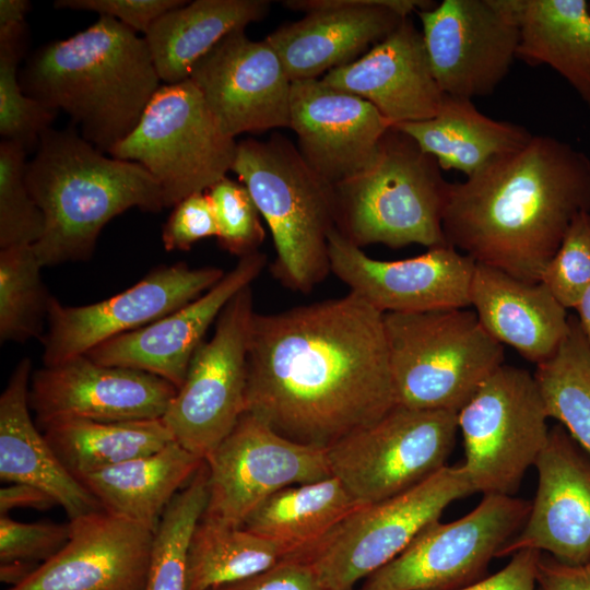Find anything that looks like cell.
Wrapping results in <instances>:
<instances>
[{
    "label": "cell",
    "mask_w": 590,
    "mask_h": 590,
    "mask_svg": "<svg viewBox=\"0 0 590 590\" xmlns=\"http://www.w3.org/2000/svg\"><path fill=\"white\" fill-rule=\"evenodd\" d=\"M255 314L252 288L248 285L226 304L212 338L196 350L185 380L162 417L174 440L203 460L246 411Z\"/></svg>",
    "instance_id": "cell-12"
},
{
    "label": "cell",
    "mask_w": 590,
    "mask_h": 590,
    "mask_svg": "<svg viewBox=\"0 0 590 590\" xmlns=\"http://www.w3.org/2000/svg\"><path fill=\"white\" fill-rule=\"evenodd\" d=\"M26 25L0 28V135L27 151L37 149L56 111L26 95L17 66L25 51Z\"/></svg>",
    "instance_id": "cell-38"
},
{
    "label": "cell",
    "mask_w": 590,
    "mask_h": 590,
    "mask_svg": "<svg viewBox=\"0 0 590 590\" xmlns=\"http://www.w3.org/2000/svg\"><path fill=\"white\" fill-rule=\"evenodd\" d=\"M534 375L503 364L457 413L462 464L474 493L514 496L544 448L550 427Z\"/></svg>",
    "instance_id": "cell-11"
},
{
    "label": "cell",
    "mask_w": 590,
    "mask_h": 590,
    "mask_svg": "<svg viewBox=\"0 0 590 590\" xmlns=\"http://www.w3.org/2000/svg\"><path fill=\"white\" fill-rule=\"evenodd\" d=\"M208 503L205 462L170 500L154 532L144 590H187L192 533Z\"/></svg>",
    "instance_id": "cell-36"
},
{
    "label": "cell",
    "mask_w": 590,
    "mask_h": 590,
    "mask_svg": "<svg viewBox=\"0 0 590 590\" xmlns=\"http://www.w3.org/2000/svg\"><path fill=\"white\" fill-rule=\"evenodd\" d=\"M290 553L285 546L241 528L200 519L187 559V590H211L264 571Z\"/></svg>",
    "instance_id": "cell-34"
},
{
    "label": "cell",
    "mask_w": 590,
    "mask_h": 590,
    "mask_svg": "<svg viewBox=\"0 0 590 590\" xmlns=\"http://www.w3.org/2000/svg\"><path fill=\"white\" fill-rule=\"evenodd\" d=\"M204 460L176 441L83 476L80 481L102 508L155 532L174 496L193 477Z\"/></svg>",
    "instance_id": "cell-29"
},
{
    "label": "cell",
    "mask_w": 590,
    "mask_h": 590,
    "mask_svg": "<svg viewBox=\"0 0 590 590\" xmlns=\"http://www.w3.org/2000/svg\"><path fill=\"white\" fill-rule=\"evenodd\" d=\"M266 263V255L259 251L240 257L231 271L194 300L151 324L113 338L85 355L102 365L156 375L178 389L210 326L239 291L252 284Z\"/></svg>",
    "instance_id": "cell-24"
},
{
    "label": "cell",
    "mask_w": 590,
    "mask_h": 590,
    "mask_svg": "<svg viewBox=\"0 0 590 590\" xmlns=\"http://www.w3.org/2000/svg\"><path fill=\"white\" fill-rule=\"evenodd\" d=\"M176 392L174 385L156 375L102 365L84 354L35 371L28 402L43 427L64 420L162 418Z\"/></svg>",
    "instance_id": "cell-20"
},
{
    "label": "cell",
    "mask_w": 590,
    "mask_h": 590,
    "mask_svg": "<svg viewBox=\"0 0 590 590\" xmlns=\"http://www.w3.org/2000/svg\"><path fill=\"white\" fill-rule=\"evenodd\" d=\"M44 436L79 481L91 473L158 451L175 441L163 418L123 422L64 420L43 426Z\"/></svg>",
    "instance_id": "cell-33"
},
{
    "label": "cell",
    "mask_w": 590,
    "mask_h": 590,
    "mask_svg": "<svg viewBox=\"0 0 590 590\" xmlns=\"http://www.w3.org/2000/svg\"><path fill=\"white\" fill-rule=\"evenodd\" d=\"M225 272L184 262L161 266L130 288L98 303L64 306L51 296L44 335L45 366L84 355L95 346L151 324L194 300Z\"/></svg>",
    "instance_id": "cell-15"
},
{
    "label": "cell",
    "mask_w": 590,
    "mask_h": 590,
    "mask_svg": "<svg viewBox=\"0 0 590 590\" xmlns=\"http://www.w3.org/2000/svg\"><path fill=\"white\" fill-rule=\"evenodd\" d=\"M474 494L462 464L445 467L394 497L364 505L303 553L326 590H355L397 557L455 500Z\"/></svg>",
    "instance_id": "cell-9"
},
{
    "label": "cell",
    "mask_w": 590,
    "mask_h": 590,
    "mask_svg": "<svg viewBox=\"0 0 590 590\" xmlns=\"http://www.w3.org/2000/svg\"><path fill=\"white\" fill-rule=\"evenodd\" d=\"M393 127L411 137L442 170L453 169L465 177L523 148L533 137L523 126L482 114L470 98L447 94L433 118Z\"/></svg>",
    "instance_id": "cell-30"
},
{
    "label": "cell",
    "mask_w": 590,
    "mask_h": 590,
    "mask_svg": "<svg viewBox=\"0 0 590 590\" xmlns=\"http://www.w3.org/2000/svg\"><path fill=\"white\" fill-rule=\"evenodd\" d=\"M267 0H196L165 12L144 34L165 84L190 78L193 66L225 36L262 20Z\"/></svg>",
    "instance_id": "cell-28"
},
{
    "label": "cell",
    "mask_w": 590,
    "mask_h": 590,
    "mask_svg": "<svg viewBox=\"0 0 590 590\" xmlns=\"http://www.w3.org/2000/svg\"><path fill=\"white\" fill-rule=\"evenodd\" d=\"M541 282L566 309L576 307L590 286V212L574 219Z\"/></svg>",
    "instance_id": "cell-41"
},
{
    "label": "cell",
    "mask_w": 590,
    "mask_h": 590,
    "mask_svg": "<svg viewBox=\"0 0 590 590\" xmlns=\"http://www.w3.org/2000/svg\"><path fill=\"white\" fill-rule=\"evenodd\" d=\"M223 249L243 257L258 251L264 238L260 212L244 184L224 177L208 191Z\"/></svg>",
    "instance_id": "cell-40"
},
{
    "label": "cell",
    "mask_w": 590,
    "mask_h": 590,
    "mask_svg": "<svg viewBox=\"0 0 590 590\" xmlns=\"http://www.w3.org/2000/svg\"><path fill=\"white\" fill-rule=\"evenodd\" d=\"M217 234L214 208L209 193L203 191L188 196L174 206L163 227L162 241L167 251L189 250L194 243Z\"/></svg>",
    "instance_id": "cell-43"
},
{
    "label": "cell",
    "mask_w": 590,
    "mask_h": 590,
    "mask_svg": "<svg viewBox=\"0 0 590 590\" xmlns=\"http://www.w3.org/2000/svg\"><path fill=\"white\" fill-rule=\"evenodd\" d=\"M396 405L384 314L358 295L255 314L245 412L280 435L328 448Z\"/></svg>",
    "instance_id": "cell-1"
},
{
    "label": "cell",
    "mask_w": 590,
    "mask_h": 590,
    "mask_svg": "<svg viewBox=\"0 0 590 590\" xmlns=\"http://www.w3.org/2000/svg\"><path fill=\"white\" fill-rule=\"evenodd\" d=\"M25 178L45 220L33 245L43 268L90 259L103 227L131 208H165L160 185L143 166L107 156L75 127L42 135Z\"/></svg>",
    "instance_id": "cell-4"
},
{
    "label": "cell",
    "mask_w": 590,
    "mask_h": 590,
    "mask_svg": "<svg viewBox=\"0 0 590 590\" xmlns=\"http://www.w3.org/2000/svg\"><path fill=\"white\" fill-rule=\"evenodd\" d=\"M575 309H577L580 328L590 346V286L582 294Z\"/></svg>",
    "instance_id": "cell-51"
},
{
    "label": "cell",
    "mask_w": 590,
    "mask_h": 590,
    "mask_svg": "<svg viewBox=\"0 0 590 590\" xmlns=\"http://www.w3.org/2000/svg\"><path fill=\"white\" fill-rule=\"evenodd\" d=\"M182 0H58L59 9L86 10L119 21L133 32L146 33L165 12L185 4Z\"/></svg>",
    "instance_id": "cell-44"
},
{
    "label": "cell",
    "mask_w": 590,
    "mask_h": 590,
    "mask_svg": "<svg viewBox=\"0 0 590 590\" xmlns=\"http://www.w3.org/2000/svg\"><path fill=\"white\" fill-rule=\"evenodd\" d=\"M55 505L58 504L49 494L28 484L12 483L0 489V516L8 515L12 509L47 510Z\"/></svg>",
    "instance_id": "cell-48"
},
{
    "label": "cell",
    "mask_w": 590,
    "mask_h": 590,
    "mask_svg": "<svg viewBox=\"0 0 590 590\" xmlns=\"http://www.w3.org/2000/svg\"><path fill=\"white\" fill-rule=\"evenodd\" d=\"M236 148L187 79L161 85L135 128L109 155L143 166L160 185L165 208H174L226 177Z\"/></svg>",
    "instance_id": "cell-8"
},
{
    "label": "cell",
    "mask_w": 590,
    "mask_h": 590,
    "mask_svg": "<svg viewBox=\"0 0 590 590\" xmlns=\"http://www.w3.org/2000/svg\"><path fill=\"white\" fill-rule=\"evenodd\" d=\"M534 467L538 489L521 530L498 553H546L569 565L590 559V457L566 428H550Z\"/></svg>",
    "instance_id": "cell-21"
},
{
    "label": "cell",
    "mask_w": 590,
    "mask_h": 590,
    "mask_svg": "<svg viewBox=\"0 0 590 590\" xmlns=\"http://www.w3.org/2000/svg\"><path fill=\"white\" fill-rule=\"evenodd\" d=\"M38 565L25 562L3 563L0 566L1 581L12 585V587L25 580Z\"/></svg>",
    "instance_id": "cell-50"
},
{
    "label": "cell",
    "mask_w": 590,
    "mask_h": 590,
    "mask_svg": "<svg viewBox=\"0 0 590 590\" xmlns=\"http://www.w3.org/2000/svg\"><path fill=\"white\" fill-rule=\"evenodd\" d=\"M590 212V158L550 135L492 160L451 184L446 244L530 283L542 274L574 219Z\"/></svg>",
    "instance_id": "cell-2"
},
{
    "label": "cell",
    "mask_w": 590,
    "mask_h": 590,
    "mask_svg": "<svg viewBox=\"0 0 590 590\" xmlns=\"http://www.w3.org/2000/svg\"><path fill=\"white\" fill-rule=\"evenodd\" d=\"M19 79L26 95L67 113L106 154L135 128L161 86L144 37L106 15L37 49Z\"/></svg>",
    "instance_id": "cell-3"
},
{
    "label": "cell",
    "mask_w": 590,
    "mask_h": 590,
    "mask_svg": "<svg viewBox=\"0 0 590 590\" xmlns=\"http://www.w3.org/2000/svg\"><path fill=\"white\" fill-rule=\"evenodd\" d=\"M392 125L369 102L320 79L292 81L290 128L309 167L335 186L363 170Z\"/></svg>",
    "instance_id": "cell-23"
},
{
    "label": "cell",
    "mask_w": 590,
    "mask_h": 590,
    "mask_svg": "<svg viewBox=\"0 0 590 590\" xmlns=\"http://www.w3.org/2000/svg\"><path fill=\"white\" fill-rule=\"evenodd\" d=\"M588 2H589V8H590V0Z\"/></svg>",
    "instance_id": "cell-52"
},
{
    "label": "cell",
    "mask_w": 590,
    "mask_h": 590,
    "mask_svg": "<svg viewBox=\"0 0 590 590\" xmlns=\"http://www.w3.org/2000/svg\"><path fill=\"white\" fill-rule=\"evenodd\" d=\"M441 170L411 137L391 127L368 166L334 186L337 232L359 248L447 245L442 217L451 182Z\"/></svg>",
    "instance_id": "cell-6"
},
{
    "label": "cell",
    "mask_w": 590,
    "mask_h": 590,
    "mask_svg": "<svg viewBox=\"0 0 590 590\" xmlns=\"http://www.w3.org/2000/svg\"><path fill=\"white\" fill-rule=\"evenodd\" d=\"M329 259L331 273L382 314L471 306L476 262L449 245L385 261L367 256L334 229L329 236Z\"/></svg>",
    "instance_id": "cell-18"
},
{
    "label": "cell",
    "mask_w": 590,
    "mask_h": 590,
    "mask_svg": "<svg viewBox=\"0 0 590 590\" xmlns=\"http://www.w3.org/2000/svg\"><path fill=\"white\" fill-rule=\"evenodd\" d=\"M361 506L337 477L330 476L278 491L249 515L243 528L282 544L295 556Z\"/></svg>",
    "instance_id": "cell-32"
},
{
    "label": "cell",
    "mask_w": 590,
    "mask_h": 590,
    "mask_svg": "<svg viewBox=\"0 0 590 590\" xmlns=\"http://www.w3.org/2000/svg\"><path fill=\"white\" fill-rule=\"evenodd\" d=\"M320 80L369 102L392 127L433 118L444 98L422 31L410 16L361 58Z\"/></svg>",
    "instance_id": "cell-25"
},
{
    "label": "cell",
    "mask_w": 590,
    "mask_h": 590,
    "mask_svg": "<svg viewBox=\"0 0 590 590\" xmlns=\"http://www.w3.org/2000/svg\"><path fill=\"white\" fill-rule=\"evenodd\" d=\"M536 587L538 590H590V559L569 565L541 552Z\"/></svg>",
    "instance_id": "cell-47"
},
{
    "label": "cell",
    "mask_w": 590,
    "mask_h": 590,
    "mask_svg": "<svg viewBox=\"0 0 590 590\" xmlns=\"http://www.w3.org/2000/svg\"><path fill=\"white\" fill-rule=\"evenodd\" d=\"M444 94H492L517 58L519 28L506 0H444L416 12Z\"/></svg>",
    "instance_id": "cell-16"
},
{
    "label": "cell",
    "mask_w": 590,
    "mask_h": 590,
    "mask_svg": "<svg viewBox=\"0 0 590 590\" xmlns=\"http://www.w3.org/2000/svg\"><path fill=\"white\" fill-rule=\"evenodd\" d=\"M540 555L535 550L516 552L499 571L457 590H535Z\"/></svg>",
    "instance_id": "cell-46"
},
{
    "label": "cell",
    "mask_w": 590,
    "mask_h": 590,
    "mask_svg": "<svg viewBox=\"0 0 590 590\" xmlns=\"http://www.w3.org/2000/svg\"><path fill=\"white\" fill-rule=\"evenodd\" d=\"M26 153L16 143H0V248L34 245L44 232V214L26 184Z\"/></svg>",
    "instance_id": "cell-39"
},
{
    "label": "cell",
    "mask_w": 590,
    "mask_h": 590,
    "mask_svg": "<svg viewBox=\"0 0 590 590\" xmlns=\"http://www.w3.org/2000/svg\"><path fill=\"white\" fill-rule=\"evenodd\" d=\"M204 462L208 503L201 519L231 528H241L278 491L332 476L327 448L288 439L248 412Z\"/></svg>",
    "instance_id": "cell-14"
},
{
    "label": "cell",
    "mask_w": 590,
    "mask_h": 590,
    "mask_svg": "<svg viewBox=\"0 0 590 590\" xmlns=\"http://www.w3.org/2000/svg\"><path fill=\"white\" fill-rule=\"evenodd\" d=\"M470 303L483 328L500 344L539 365L551 358L569 331V315L542 283L517 279L476 263Z\"/></svg>",
    "instance_id": "cell-26"
},
{
    "label": "cell",
    "mask_w": 590,
    "mask_h": 590,
    "mask_svg": "<svg viewBox=\"0 0 590 590\" xmlns=\"http://www.w3.org/2000/svg\"><path fill=\"white\" fill-rule=\"evenodd\" d=\"M211 590H326V588L309 564L295 557H286L264 571Z\"/></svg>",
    "instance_id": "cell-45"
},
{
    "label": "cell",
    "mask_w": 590,
    "mask_h": 590,
    "mask_svg": "<svg viewBox=\"0 0 590 590\" xmlns=\"http://www.w3.org/2000/svg\"><path fill=\"white\" fill-rule=\"evenodd\" d=\"M42 268L33 245L0 248L1 342L40 337L51 298L42 281Z\"/></svg>",
    "instance_id": "cell-37"
},
{
    "label": "cell",
    "mask_w": 590,
    "mask_h": 590,
    "mask_svg": "<svg viewBox=\"0 0 590 590\" xmlns=\"http://www.w3.org/2000/svg\"><path fill=\"white\" fill-rule=\"evenodd\" d=\"M32 363L22 358L0 397V479L49 494L70 519L103 509L61 463L30 414Z\"/></svg>",
    "instance_id": "cell-27"
},
{
    "label": "cell",
    "mask_w": 590,
    "mask_h": 590,
    "mask_svg": "<svg viewBox=\"0 0 590 590\" xmlns=\"http://www.w3.org/2000/svg\"><path fill=\"white\" fill-rule=\"evenodd\" d=\"M189 79L231 138L290 128L292 81L267 39L252 40L245 30L228 34L193 66Z\"/></svg>",
    "instance_id": "cell-19"
},
{
    "label": "cell",
    "mask_w": 590,
    "mask_h": 590,
    "mask_svg": "<svg viewBox=\"0 0 590 590\" xmlns=\"http://www.w3.org/2000/svg\"><path fill=\"white\" fill-rule=\"evenodd\" d=\"M533 375L547 416L557 420L590 457V346L577 318L569 316L566 338Z\"/></svg>",
    "instance_id": "cell-35"
},
{
    "label": "cell",
    "mask_w": 590,
    "mask_h": 590,
    "mask_svg": "<svg viewBox=\"0 0 590 590\" xmlns=\"http://www.w3.org/2000/svg\"><path fill=\"white\" fill-rule=\"evenodd\" d=\"M457 433V412L397 404L376 422L330 445V471L359 505L378 503L447 467Z\"/></svg>",
    "instance_id": "cell-10"
},
{
    "label": "cell",
    "mask_w": 590,
    "mask_h": 590,
    "mask_svg": "<svg viewBox=\"0 0 590 590\" xmlns=\"http://www.w3.org/2000/svg\"><path fill=\"white\" fill-rule=\"evenodd\" d=\"M30 8L26 0H0V27L24 24Z\"/></svg>",
    "instance_id": "cell-49"
},
{
    "label": "cell",
    "mask_w": 590,
    "mask_h": 590,
    "mask_svg": "<svg viewBox=\"0 0 590 590\" xmlns=\"http://www.w3.org/2000/svg\"><path fill=\"white\" fill-rule=\"evenodd\" d=\"M519 28L517 58L560 74L590 109L588 0H506Z\"/></svg>",
    "instance_id": "cell-31"
},
{
    "label": "cell",
    "mask_w": 590,
    "mask_h": 590,
    "mask_svg": "<svg viewBox=\"0 0 590 590\" xmlns=\"http://www.w3.org/2000/svg\"><path fill=\"white\" fill-rule=\"evenodd\" d=\"M69 523L66 545L8 590H144L153 531L104 509Z\"/></svg>",
    "instance_id": "cell-22"
},
{
    "label": "cell",
    "mask_w": 590,
    "mask_h": 590,
    "mask_svg": "<svg viewBox=\"0 0 590 590\" xmlns=\"http://www.w3.org/2000/svg\"><path fill=\"white\" fill-rule=\"evenodd\" d=\"M397 404L459 412L505 361L504 346L464 308L387 312Z\"/></svg>",
    "instance_id": "cell-7"
},
{
    "label": "cell",
    "mask_w": 590,
    "mask_h": 590,
    "mask_svg": "<svg viewBox=\"0 0 590 590\" xmlns=\"http://www.w3.org/2000/svg\"><path fill=\"white\" fill-rule=\"evenodd\" d=\"M70 523L16 521L0 516V562H25L40 565L56 555L68 542Z\"/></svg>",
    "instance_id": "cell-42"
},
{
    "label": "cell",
    "mask_w": 590,
    "mask_h": 590,
    "mask_svg": "<svg viewBox=\"0 0 590 590\" xmlns=\"http://www.w3.org/2000/svg\"><path fill=\"white\" fill-rule=\"evenodd\" d=\"M428 0H286L305 16L286 23L266 39L279 55L291 81L321 79L349 64L391 34Z\"/></svg>",
    "instance_id": "cell-17"
},
{
    "label": "cell",
    "mask_w": 590,
    "mask_h": 590,
    "mask_svg": "<svg viewBox=\"0 0 590 590\" xmlns=\"http://www.w3.org/2000/svg\"><path fill=\"white\" fill-rule=\"evenodd\" d=\"M531 502L483 495L469 514L433 521L356 590H457L484 578L499 551L521 530Z\"/></svg>",
    "instance_id": "cell-13"
},
{
    "label": "cell",
    "mask_w": 590,
    "mask_h": 590,
    "mask_svg": "<svg viewBox=\"0 0 590 590\" xmlns=\"http://www.w3.org/2000/svg\"><path fill=\"white\" fill-rule=\"evenodd\" d=\"M232 170L269 225L275 258L271 273L284 287L307 294L331 273L329 236L335 229L334 186L281 134L237 142Z\"/></svg>",
    "instance_id": "cell-5"
}]
</instances>
